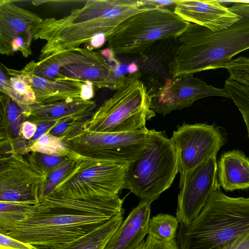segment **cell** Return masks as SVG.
<instances>
[{
  "label": "cell",
  "mask_w": 249,
  "mask_h": 249,
  "mask_svg": "<svg viewBox=\"0 0 249 249\" xmlns=\"http://www.w3.org/2000/svg\"><path fill=\"white\" fill-rule=\"evenodd\" d=\"M124 199L82 200L54 191L34 205L25 218L4 233L40 249L67 245L123 213Z\"/></svg>",
  "instance_id": "1"
},
{
  "label": "cell",
  "mask_w": 249,
  "mask_h": 249,
  "mask_svg": "<svg viewBox=\"0 0 249 249\" xmlns=\"http://www.w3.org/2000/svg\"><path fill=\"white\" fill-rule=\"evenodd\" d=\"M232 2L229 7L240 18L231 26L213 31L189 23L177 38L180 45L169 64L173 78L222 68L233 56L249 49V1Z\"/></svg>",
  "instance_id": "2"
},
{
  "label": "cell",
  "mask_w": 249,
  "mask_h": 249,
  "mask_svg": "<svg viewBox=\"0 0 249 249\" xmlns=\"http://www.w3.org/2000/svg\"><path fill=\"white\" fill-rule=\"evenodd\" d=\"M149 7L140 0H89L67 16L46 18L34 37V40L45 42L38 59L79 48L99 34L107 38L122 22Z\"/></svg>",
  "instance_id": "3"
},
{
  "label": "cell",
  "mask_w": 249,
  "mask_h": 249,
  "mask_svg": "<svg viewBox=\"0 0 249 249\" xmlns=\"http://www.w3.org/2000/svg\"><path fill=\"white\" fill-rule=\"evenodd\" d=\"M248 234L249 197L229 196L218 188L194 221L180 225L177 243L179 249H222Z\"/></svg>",
  "instance_id": "4"
},
{
  "label": "cell",
  "mask_w": 249,
  "mask_h": 249,
  "mask_svg": "<svg viewBox=\"0 0 249 249\" xmlns=\"http://www.w3.org/2000/svg\"><path fill=\"white\" fill-rule=\"evenodd\" d=\"M155 115L151 93L138 72L128 73L122 87L92 113L82 129L106 133L131 132L145 127L146 121Z\"/></svg>",
  "instance_id": "5"
},
{
  "label": "cell",
  "mask_w": 249,
  "mask_h": 249,
  "mask_svg": "<svg viewBox=\"0 0 249 249\" xmlns=\"http://www.w3.org/2000/svg\"><path fill=\"white\" fill-rule=\"evenodd\" d=\"M178 164L171 138L162 131L150 129L146 146L134 160L127 163L124 189L142 200L153 202L172 185Z\"/></svg>",
  "instance_id": "6"
},
{
  "label": "cell",
  "mask_w": 249,
  "mask_h": 249,
  "mask_svg": "<svg viewBox=\"0 0 249 249\" xmlns=\"http://www.w3.org/2000/svg\"><path fill=\"white\" fill-rule=\"evenodd\" d=\"M33 73L52 81L77 80L92 82L95 88L117 90L125 77H117L100 51L77 48L52 54L27 64Z\"/></svg>",
  "instance_id": "7"
},
{
  "label": "cell",
  "mask_w": 249,
  "mask_h": 249,
  "mask_svg": "<svg viewBox=\"0 0 249 249\" xmlns=\"http://www.w3.org/2000/svg\"><path fill=\"white\" fill-rule=\"evenodd\" d=\"M188 22L166 7H151L122 22L107 38L115 54L142 53L155 41L177 38Z\"/></svg>",
  "instance_id": "8"
},
{
  "label": "cell",
  "mask_w": 249,
  "mask_h": 249,
  "mask_svg": "<svg viewBox=\"0 0 249 249\" xmlns=\"http://www.w3.org/2000/svg\"><path fill=\"white\" fill-rule=\"evenodd\" d=\"M67 156L75 163L53 191L58 195L75 199H107L124 189L127 163L94 160L70 150Z\"/></svg>",
  "instance_id": "9"
},
{
  "label": "cell",
  "mask_w": 249,
  "mask_h": 249,
  "mask_svg": "<svg viewBox=\"0 0 249 249\" xmlns=\"http://www.w3.org/2000/svg\"><path fill=\"white\" fill-rule=\"evenodd\" d=\"M146 127L127 132L106 133L82 129L64 140L69 149L85 158L105 161L128 163L142 152L149 141Z\"/></svg>",
  "instance_id": "10"
},
{
  "label": "cell",
  "mask_w": 249,
  "mask_h": 249,
  "mask_svg": "<svg viewBox=\"0 0 249 249\" xmlns=\"http://www.w3.org/2000/svg\"><path fill=\"white\" fill-rule=\"evenodd\" d=\"M48 178L30 153L0 157V201L36 204Z\"/></svg>",
  "instance_id": "11"
},
{
  "label": "cell",
  "mask_w": 249,
  "mask_h": 249,
  "mask_svg": "<svg viewBox=\"0 0 249 249\" xmlns=\"http://www.w3.org/2000/svg\"><path fill=\"white\" fill-rule=\"evenodd\" d=\"M175 147L180 178L212 157L226 143L225 130L214 124L184 123L171 138Z\"/></svg>",
  "instance_id": "12"
},
{
  "label": "cell",
  "mask_w": 249,
  "mask_h": 249,
  "mask_svg": "<svg viewBox=\"0 0 249 249\" xmlns=\"http://www.w3.org/2000/svg\"><path fill=\"white\" fill-rule=\"evenodd\" d=\"M176 216L180 225L194 221L205 207L211 194L220 188L216 157H212L179 179Z\"/></svg>",
  "instance_id": "13"
},
{
  "label": "cell",
  "mask_w": 249,
  "mask_h": 249,
  "mask_svg": "<svg viewBox=\"0 0 249 249\" xmlns=\"http://www.w3.org/2000/svg\"><path fill=\"white\" fill-rule=\"evenodd\" d=\"M43 19L37 14L9 0H0V53L13 55L19 52L28 58L31 45Z\"/></svg>",
  "instance_id": "14"
},
{
  "label": "cell",
  "mask_w": 249,
  "mask_h": 249,
  "mask_svg": "<svg viewBox=\"0 0 249 249\" xmlns=\"http://www.w3.org/2000/svg\"><path fill=\"white\" fill-rule=\"evenodd\" d=\"M151 95L152 109L155 113L162 115L175 110L189 107L196 101L203 98H230L224 88L208 85L193 75L167 78L164 84Z\"/></svg>",
  "instance_id": "15"
},
{
  "label": "cell",
  "mask_w": 249,
  "mask_h": 249,
  "mask_svg": "<svg viewBox=\"0 0 249 249\" xmlns=\"http://www.w3.org/2000/svg\"><path fill=\"white\" fill-rule=\"evenodd\" d=\"M174 11L183 20L213 31L227 28L240 18L219 0H177Z\"/></svg>",
  "instance_id": "16"
},
{
  "label": "cell",
  "mask_w": 249,
  "mask_h": 249,
  "mask_svg": "<svg viewBox=\"0 0 249 249\" xmlns=\"http://www.w3.org/2000/svg\"><path fill=\"white\" fill-rule=\"evenodd\" d=\"M26 110L8 96H0V154L18 153L27 146L28 141L20 134L22 123L27 120Z\"/></svg>",
  "instance_id": "17"
},
{
  "label": "cell",
  "mask_w": 249,
  "mask_h": 249,
  "mask_svg": "<svg viewBox=\"0 0 249 249\" xmlns=\"http://www.w3.org/2000/svg\"><path fill=\"white\" fill-rule=\"evenodd\" d=\"M152 202L142 200L113 234L104 249H137L148 233Z\"/></svg>",
  "instance_id": "18"
},
{
  "label": "cell",
  "mask_w": 249,
  "mask_h": 249,
  "mask_svg": "<svg viewBox=\"0 0 249 249\" xmlns=\"http://www.w3.org/2000/svg\"><path fill=\"white\" fill-rule=\"evenodd\" d=\"M95 107L94 101L79 98L48 104H36L28 107L24 114L27 121L37 125L70 117L90 116Z\"/></svg>",
  "instance_id": "19"
},
{
  "label": "cell",
  "mask_w": 249,
  "mask_h": 249,
  "mask_svg": "<svg viewBox=\"0 0 249 249\" xmlns=\"http://www.w3.org/2000/svg\"><path fill=\"white\" fill-rule=\"evenodd\" d=\"M34 92L37 104H48L81 98L83 82L77 80L52 81L39 77L26 64L22 69Z\"/></svg>",
  "instance_id": "20"
},
{
  "label": "cell",
  "mask_w": 249,
  "mask_h": 249,
  "mask_svg": "<svg viewBox=\"0 0 249 249\" xmlns=\"http://www.w3.org/2000/svg\"><path fill=\"white\" fill-rule=\"evenodd\" d=\"M220 186L231 191L249 188V159L242 151L224 152L217 163Z\"/></svg>",
  "instance_id": "21"
},
{
  "label": "cell",
  "mask_w": 249,
  "mask_h": 249,
  "mask_svg": "<svg viewBox=\"0 0 249 249\" xmlns=\"http://www.w3.org/2000/svg\"><path fill=\"white\" fill-rule=\"evenodd\" d=\"M0 66L4 69L9 76L8 78L0 68V93L8 96L26 109L37 104L34 92L23 69H11L2 63Z\"/></svg>",
  "instance_id": "22"
},
{
  "label": "cell",
  "mask_w": 249,
  "mask_h": 249,
  "mask_svg": "<svg viewBox=\"0 0 249 249\" xmlns=\"http://www.w3.org/2000/svg\"><path fill=\"white\" fill-rule=\"evenodd\" d=\"M123 213L67 245L53 249H104L123 222Z\"/></svg>",
  "instance_id": "23"
},
{
  "label": "cell",
  "mask_w": 249,
  "mask_h": 249,
  "mask_svg": "<svg viewBox=\"0 0 249 249\" xmlns=\"http://www.w3.org/2000/svg\"><path fill=\"white\" fill-rule=\"evenodd\" d=\"M177 217L168 214H159L150 219L148 235L166 242L175 239L178 227Z\"/></svg>",
  "instance_id": "24"
},
{
  "label": "cell",
  "mask_w": 249,
  "mask_h": 249,
  "mask_svg": "<svg viewBox=\"0 0 249 249\" xmlns=\"http://www.w3.org/2000/svg\"><path fill=\"white\" fill-rule=\"evenodd\" d=\"M34 205L0 201V233L24 220Z\"/></svg>",
  "instance_id": "25"
},
{
  "label": "cell",
  "mask_w": 249,
  "mask_h": 249,
  "mask_svg": "<svg viewBox=\"0 0 249 249\" xmlns=\"http://www.w3.org/2000/svg\"><path fill=\"white\" fill-rule=\"evenodd\" d=\"M70 150L63 139L47 132L28 146L24 154L38 152L56 156L66 157Z\"/></svg>",
  "instance_id": "26"
},
{
  "label": "cell",
  "mask_w": 249,
  "mask_h": 249,
  "mask_svg": "<svg viewBox=\"0 0 249 249\" xmlns=\"http://www.w3.org/2000/svg\"><path fill=\"white\" fill-rule=\"evenodd\" d=\"M239 110L249 138V86L228 78L224 88Z\"/></svg>",
  "instance_id": "27"
},
{
  "label": "cell",
  "mask_w": 249,
  "mask_h": 249,
  "mask_svg": "<svg viewBox=\"0 0 249 249\" xmlns=\"http://www.w3.org/2000/svg\"><path fill=\"white\" fill-rule=\"evenodd\" d=\"M90 116L70 117L58 121L48 132L64 140H67L82 129L83 125Z\"/></svg>",
  "instance_id": "28"
},
{
  "label": "cell",
  "mask_w": 249,
  "mask_h": 249,
  "mask_svg": "<svg viewBox=\"0 0 249 249\" xmlns=\"http://www.w3.org/2000/svg\"><path fill=\"white\" fill-rule=\"evenodd\" d=\"M222 68L228 70L230 79L249 86V58L241 56L232 59Z\"/></svg>",
  "instance_id": "29"
},
{
  "label": "cell",
  "mask_w": 249,
  "mask_h": 249,
  "mask_svg": "<svg viewBox=\"0 0 249 249\" xmlns=\"http://www.w3.org/2000/svg\"><path fill=\"white\" fill-rule=\"evenodd\" d=\"M37 165L49 177L68 160L67 156H56L38 152H30Z\"/></svg>",
  "instance_id": "30"
},
{
  "label": "cell",
  "mask_w": 249,
  "mask_h": 249,
  "mask_svg": "<svg viewBox=\"0 0 249 249\" xmlns=\"http://www.w3.org/2000/svg\"><path fill=\"white\" fill-rule=\"evenodd\" d=\"M67 156L68 158V160L54 171L49 177L42 198L50 194L74 165L75 161L68 156Z\"/></svg>",
  "instance_id": "31"
},
{
  "label": "cell",
  "mask_w": 249,
  "mask_h": 249,
  "mask_svg": "<svg viewBox=\"0 0 249 249\" xmlns=\"http://www.w3.org/2000/svg\"><path fill=\"white\" fill-rule=\"evenodd\" d=\"M0 249H39L36 246L0 233Z\"/></svg>",
  "instance_id": "32"
},
{
  "label": "cell",
  "mask_w": 249,
  "mask_h": 249,
  "mask_svg": "<svg viewBox=\"0 0 249 249\" xmlns=\"http://www.w3.org/2000/svg\"><path fill=\"white\" fill-rule=\"evenodd\" d=\"M144 249H179L176 240L170 242L161 241L148 235Z\"/></svg>",
  "instance_id": "33"
},
{
  "label": "cell",
  "mask_w": 249,
  "mask_h": 249,
  "mask_svg": "<svg viewBox=\"0 0 249 249\" xmlns=\"http://www.w3.org/2000/svg\"><path fill=\"white\" fill-rule=\"evenodd\" d=\"M57 122L58 121H52L37 124L35 133L33 137L29 141L28 146L37 140L42 136L48 132Z\"/></svg>",
  "instance_id": "34"
},
{
  "label": "cell",
  "mask_w": 249,
  "mask_h": 249,
  "mask_svg": "<svg viewBox=\"0 0 249 249\" xmlns=\"http://www.w3.org/2000/svg\"><path fill=\"white\" fill-rule=\"evenodd\" d=\"M222 249H249V234L237 238Z\"/></svg>",
  "instance_id": "35"
},
{
  "label": "cell",
  "mask_w": 249,
  "mask_h": 249,
  "mask_svg": "<svg viewBox=\"0 0 249 249\" xmlns=\"http://www.w3.org/2000/svg\"><path fill=\"white\" fill-rule=\"evenodd\" d=\"M37 125L29 121L24 122L21 127L20 134L26 140H30L34 136Z\"/></svg>",
  "instance_id": "36"
},
{
  "label": "cell",
  "mask_w": 249,
  "mask_h": 249,
  "mask_svg": "<svg viewBox=\"0 0 249 249\" xmlns=\"http://www.w3.org/2000/svg\"><path fill=\"white\" fill-rule=\"evenodd\" d=\"M94 86L89 81L83 83L82 86L81 98L85 100H91L94 95Z\"/></svg>",
  "instance_id": "37"
},
{
  "label": "cell",
  "mask_w": 249,
  "mask_h": 249,
  "mask_svg": "<svg viewBox=\"0 0 249 249\" xmlns=\"http://www.w3.org/2000/svg\"><path fill=\"white\" fill-rule=\"evenodd\" d=\"M144 6L165 7L169 5L175 6L177 0H140Z\"/></svg>",
  "instance_id": "38"
},
{
  "label": "cell",
  "mask_w": 249,
  "mask_h": 249,
  "mask_svg": "<svg viewBox=\"0 0 249 249\" xmlns=\"http://www.w3.org/2000/svg\"><path fill=\"white\" fill-rule=\"evenodd\" d=\"M107 41L106 36L103 34H99L94 36L89 41V45L87 48L90 50L97 49L101 47Z\"/></svg>",
  "instance_id": "39"
},
{
  "label": "cell",
  "mask_w": 249,
  "mask_h": 249,
  "mask_svg": "<svg viewBox=\"0 0 249 249\" xmlns=\"http://www.w3.org/2000/svg\"><path fill=\"white\" fill-rule=\"evenodd\" d=\"M115 74L119 77H125V74L128 72L127 66L124 64H120L114 70Z\"/></svg>",
  "instance_id": "40"
},
{
  "label": "cell",
  "mask_w": 249,
  "mask_h": 249,
  "mask_svg": "<svg viewBox=\"0 0 249 249\" xmlns=\"http://www.w3.org/2000/svg\"><path fill=\"white\" fill-rule=\"evenodd\" d=\"M138 71V66L134 62H132L128 66H127V71L128 73H135L137 72Z\"/></svg>",
  "instance_id": "41"
},
{
  "label": "cell",
  "mask_w": 249,
  "mask_h": 249,
  "mask_svg": "<svg viewBox=\"0 0 249 249\" xmlns=\"http://www.w3.org/2000/svg\"><path fill=\"white\" fill-rule=\"evenodd\" d=\"M145 242L144 240L140 244V246L138 247L137 249H144L145 248Z\"/></svg>",
  "instance_id": "42"
},
{
  "label": "cell",
  "mask_w": 249,
  "mask_h": 249,
  "mask_svg": "<svg viewBox=\"0 0 249 249\" xmlns=\"http://www.w3.org/2000/svg\"></svg>",
  "instance_id": "43"
}]
</instances>
